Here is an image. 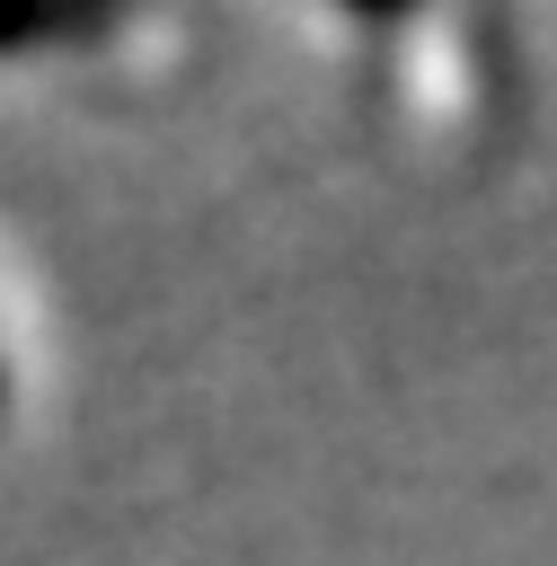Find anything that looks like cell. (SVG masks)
<instances>
[{"instance_id":"6da1fadb","label":"cell","mask_w":557,"mask_h":566,"mask_svg":"<svg viewBox=\"0 0 557 566\" xmlns=\"http://www.w3.org/2000/svg\"><path fill=\"white\" fill-rule=\"evenodd\" d=\"M106 18H62V9H9L0 18V53H27V44H62V35H97Z\"/></svg>"}]
</instances>
